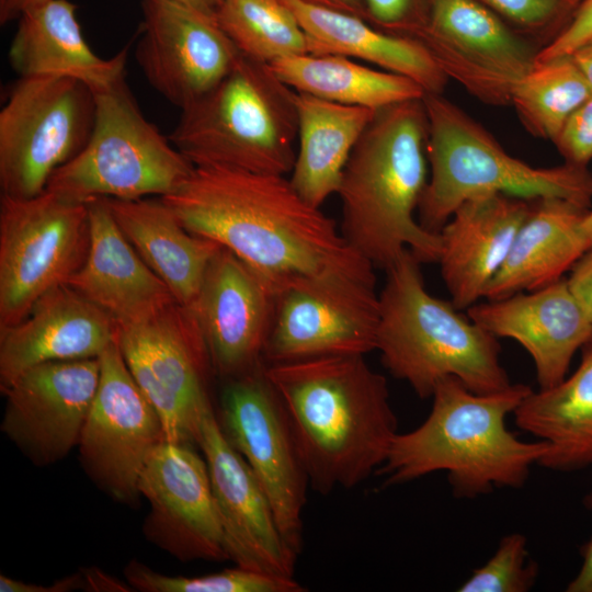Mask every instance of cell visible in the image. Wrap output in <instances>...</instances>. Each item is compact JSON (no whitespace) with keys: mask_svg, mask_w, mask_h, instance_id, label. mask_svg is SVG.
<instances>
[{"mask_svg":"<svg viewBox=\"0 0 592 592\" xmlns=\"http://www.w3.org/2000/svg\"><path fill=\"white\" fill-rule=\"evenodd\" d=\"M160 198L189 231L231 251L277 289L294 277L376 286L375 266L285 175L194 166Z\"/></svg>","mask_w":592,"mask_h":592,"instance_id":"6da1fadb","label":"cell"},{"mask_svg":"<svg viewBox=\"0 0 592 592\" xmlns=\"http://www.w3.org/2000/svg\"><path fill=\"white\" fill-rule=\"evenodd\" d=\"M309 485L350 489L385 463L397 432L386 378L364 355L266 364Z\"/></svg>","mask_w":592,"mask_h":592,"instance_id":"7a4b0ae2","label":"cell"},{"mask_svg":"<svg viewBox=\"0 0 592 592\" xmlns=\"http://www.w3.org/2000/svg\"><path fill=\"white\" fill-rule=\"evenodd\" d=\"M426 144L423 98L378 109L343 170L340 231L375 267L386 271L406 250L420 262L439 260L440 234L415 218L429 178Z\"/></svg>","mask_w":592,"mask_h":592,"instance_id":"3957f363","label":"cell"},{"mask_svg":"<svg viewBox=\"0 0 592 592\" xmlns=\"http://www.w3.org/2000/svg\"><path fill=\"white\" fill-rule=\"evenodd\" d=\"M524 384L478 394L456 377L437 383L428 418L398 433L377 473L385 485H399L446 471L457 498H476L494 488H520L547 452L544 441L525 442L505 425L531 391Z\"/></svg>","mask_w":592,"mask_h":592,"instance_id":"277c9868","label":"cell"},{"mask_svg":"<svg viewBox=\"0 0 592 592\" xmlns=\"http://www.w3.org/2000/svg\"><path fill=\"white\" fill-rule=\"evenodd\" d=\"M420 263L406 250L386 270L376 333L384 366L420 398L432 397L437 383L451 376L478 394L509 387L498 338L451 300L430 294Z\"/></svg>","mask_w":592,"mask_h":592,"instance_id":"5b68a950","label":"cell"},{"mask_svg":"<svg viewBox=\"0 0 592 592\" xmlns=\"http://www.w3.org/2000/svg\"><path fill=\"white\" fill-rule=\"evenodd\" d=\"M430 175L418 206L419 223L439 234L453 213L474 197L503 193L526 200L556 197L590 209L592 174L569 163L536 168L508 153L458 105L425 93Z\"/></svg>","mask_w":592,"mask_h":592,"instance_id":"8992f818","label":"cell"},{"mask_svg":"<svg viewBox=\"0 0 592 592\" xmlns=\"http://www.w3.org/2000/svg\"><path fill=\"white\" fill-rule=\"evenodd\" d=\"M295 96L269 64L240 52L221 81L181 110L169 139L195 167L286 175L296 158Z\"/></svg>","mask_w":592,"mask_h":592,"instance_id":"52a82bcc","label":"cell"},{"mask_svg":"<svg viewBox=\"0 0 592 592\" xmlns=\"http://www.w3.org/2000/svg\"><path fill=\"white\" fill-rule=\"evenodd\" d=\"M93 91L90 138L54 172L46 190L77 203L162 197L178 190L194 164L144 116L125 76Z\"/></svg>","mask_w":592,"mask_h":592,"instance_id":"ba28073f","label":"cell"},{"mask_svg":"<svg viewBox=\"0 0 592 592\" xmlns=\"http://www.w3.org/2000/svg\"><path fill=\"white\" fill-rule=\"evenodd\" d=\"M95 118L94 91L70 77H19L0 111L1 195L27 198L86 146Z\"/></svg>","mask_w":592,"mask_h":592,"instance_id":"9c48e42d","label":"cell"},{"mask_svg":"<svg viewBox=\"0 0 592 592\" xmlns=\"http://www.w3.org/2000/svg\"><path fill=\"white\" fill-rule=\"evenodd\" d=\"M89 247L88 203L47 190L27 198L1 195L0 328L20 322L44 294L67 284Z\"/></svg>","mask_w":592,"mask_h":592,"instance_id":"30bf717a","label":"cell"},{"mask_svg":"<svg viewBox=\"0 0 592 592\" xmlns=\"http://www.w3.org/2000/svg\"><path fill=\"white\" fill-rule=\"evenodd\" d=\"M116 343L137 385L158 412L164 440L197 447L213 373L194 314L175 303L149 321L117 327Z\"/></svg>","mask_w":592,"mask_h":592,"instance_id":"8fae6325","label":"cell"},{"mask_svg":"<svg viewBox=\"0 0 592 592\" xmlns=\"http://www.w3.org/2000/svg\"><path fill=\"white\" fill-rule=\"evenodd\" d=\"M265 366L225 379L217 418L264 489L286 545L298 555L309 479Z\"/></svg>","mask_w":592,"mask_h":592,"instance_id":"7c38bea8","label":"cell"},{"mask_svg":"<svg viewBox=\"0 0 592 592\" xmlns=\"http://www.w3.org/2000/svg\"><path fill=\"white\" fill-rule=\"evenodd\" d=\"M100 379L78 444L90 480L116 502L135 506L139 479L164 440L161 419L113 342L100 356Z\"/></svg>","mask_w":592,"mask_h":592,"instance_id":"4fadbf2b","label":"cell"},{"mask_svg":"<svg viewBox=\"0 0 592 592\" xmlns=\"http://www.w3.org/2000/svg\"><path fill=\"white\" fill-rule=\"evenodd\" d=\"M413 39L448 80L493 106L511 105L539 50L479 0H431L428 24Z\"/></svg>","mask_w":592,"mask_h":592,"instance_id":"5bb4252c","label":"cell"},{"mask_svg":"<svg viewBox=\"0 0 592 592\" xmlns=\"http://www.w3.org/2000/svg\"><path fill=\"white\" fill-rule=\"evenodd\" d=\"M379 317L374 286L294 277L277 289L266 364L365 355L376 350Z\"/></svg>","mask_w":592,"mask_h":592,"instance_id":"9a60e30c","label":"cell"},{"mask_svg":"<svg viewBox=\"0 0 592 592\" xmlns=\"http://www.w3.org/2000/svg\"><path fill=\"white\" fill-rule=\"evenodd\" d=\"M100 379V361L33 366L1 386V432L35 466L53 465L78 446Z\"/></svg>","mask_w":592,"mask_h":592,"instance_id":"2e32d148","label":"cell"},{"mask_svg":"<svg viewBox=\"0 0 592 592\" xmlns=\"http://www.w3.org/2000/svg\"><path fill=\"white\" fill-rule=\"evenodd\" d=\"M135 58L148 83L181 110L232 69L240 50L206 14L177 0H141Z\"/></svg>","mask_w":592,"mask_h":592,"instance_id":"e0dca14e","label":"cell"},{"mask_svg":"<svg viewBox=\"0 0 592 592\" xmlns=\"http://www.w3.org/2000/svg\"><path fill=\"white\" fill-rule=\"evenodd\" d=\"M145 538L182 562L228 560L207 465L195 446L163 440L139 479Z\"/></svg>","mask_w":592,"mask_h":592,"instance_id":"ac0fdd59","label":"cell"},{"mask_svg":"<svg viewBox=\"0 0 592 592\" xmlns=\"http://www.w3.org/2000/svg\"><path fill=\"white\" fill-rule=\"evenodd\" d=\"M277 287L221 247L212 259L191 310L214 374L229 379L266 364Z\"/></svg>","mask_w":592,"mask_h":592,"instance_id":"d6986e66","label":"cell"},{"mask_svg":"<svg viewBox=\"0 0 592 592\" xmlns=\"http://www.w3.org/2000/svg\"><path fill=\"white\" fill-rule=\"evenodd\" d=\"M197 447L207 465L228 558L241 568L294 578L297 555L286 545L264 489L228 442L214 408L202 419Z\"/></svg>","mask_w":592,"mask_h":592,"instance_id":"ffe728a7","label":"cell"},{"mask_svg":"<svg viewBox=\"0 0 592 592\" xmlns=\"http://www.w3.org/2000/svg\"><path fill=\"white\" fill-rule=\"evenodd\" d=\"M467 316L498 339L520 343L534 362L542 389L567 376L574 354L592 338V322L566 278L532 292L476 303Z\"/></svg>","mask_w":592,"mask_h":592,"instance_id":"44dd1931","label":"cell"},{"mask_svg":"<svg viewBox=\"0 0 592 592\" xmlns=\"http://www.w3.org/2000/svg\"><path fill=\"white\" fill-rule=\"evenodd\" d=\"M116 323L67 284L44 294L20 322L0 328V387L47 362L99 357Z\"/></svg>","mask_w":592,"mask_h":592,"instance_id":"7402d4cb","label":"cell"},{"mask_svg":"<svg viewBox=\"0 0 592 592\" xmlns=\"http://www.w3.org/2000/svg\"><path fill=\"white\" fill-rule=\"evenodd\" d=\"M533 201L503 193L480 195L458 206L442 227L437 263L456 308L468 309L483 298Z\"/></svg>","mask_w":592,"mask_h":592,"instance_id":"603a6c76","label":"cell"},{"mask_svg":"<svg viewBox=\"0 0 592 592\" xmlns=\"http://www.w3.org/2000/svg\"><path fill=\"white\" fill-rule=\"evenodd\" d=\"M88 206L89 251L67 285L105 311L116 327L145 323L175 304L168 286L123 235L105 198Z\"/></svg>","mask_w":592,"mask_h":592,"instance_id":"cb8c5ba5","label":"cell"},{"mask_svg":"<svg viewBox=\"0 0 592 592\" xmlns=\"http://www.w3.org/2000/svg\"><path fill=\"white\" fill-rule=\"evenodd\" d=\"M19 19L9 49L19 77H70L98 90L125 76L128 47L112 58L98 56L81 33L72 2L37 0Z\"/></svg>","mask_w":592,"mask_h":592,"instance_id":"d4e9b609","label":"cell"},{"mask_svg":"<svg viewBox=\"0 0 592 592\" xmlns=\"http://www.w3.org/2000/svg\"><path fill=\"white\" fill-rule=\"evenodd\" d=\"M105 202L136 252L177 303L192 310L206 270L221 246L189 231L160 197Z\"/></svg>","mask_w":592,"mask_h":592,"instance_id":"484cf974","label":"cell"},{"mask_svg":"<svg viewBox=\"0 0 592 592\" xmlns=\"http://www.w3.org/2000/svg\"><path fill=\"white\" fill-rule=\"evenodd\" d=\"M588 210L561 198L534 200L483 298L500 299L532 292L563 278L590 249L581 229Z\"/></svg>","mask_w":592,"mask_h":592,"instance_id":"4316f807","label":"cell"},{"mask_svg":"<svg viewBox=\"0 0 592 592\" xmlns=\"http://www.w3.org/2000/svg\"><path fill=\"white\" fill-rule=\"evenodd\" d=\"M306 32L310 53L358 58L408 77L425 93L443 94L448 78L418 41L389 34L367 21L304 0H282Z\"/></svg>","mask_w":592,"mask_h":592,"instance_id":"83f0119b","label":"cell"},{"mask_svg":"<svg viewBox=\"0 0 592 592\" xmlns=\"http://www.w3.org/2000/svg\"><path fill=\"white\" fill-rule=\"evenodd\" d=\"M578 368L557 385L531 390L513 412L515 425L547 444L538 465L557 471L592 467V338Z\"/></svg>","mask_w":592,"mask_h":592,"instance_id":"f1b7e54d","label":"cell"},{"mask_svg":"<svg viewBox=\"0 0 592 592\" xmlns=\"http://www.w3.org/2000/svg\"><path fill=\"white\" fill-rule=\"evenodd\" d=\"M298 147L289 178L296 191L321 207L337 194L343 170L377 110L296 92Z\"/></svg>","mask_w":592,"mask_h":592,"instance_id":"f546056e","label":"cell"},{"mask_svg":"<svg viewBox=\"0 0 592 592\" xmlns=\"http://www.w3.org/2000/svg\"><path fill=\"white\" fill-rule=\"evenodd\" d=\"M269 65L294 91L344 105L378 110L425 94L408 77L377 70L341 55H293Z\"/></svg>","mask_w":592,"mask_h":592,"instance_id":"4dcf8cb0","label":"cell"},{"mask_svg":"<svg viewBox=\"0 0 592 592\" xmlns=\"http://www.w3.org/2000/svg\"><path fill=\"white\" fill-rule=\"evenodd\" d=\"M592 88L571 56L536 61L514 87L511 105L534 137L555 141Z\"/></svg>","mask_w":592,"mask_h":592,"instance_id":"1f68e13d","label":"cell"},{"mask_svg":"<svg viewBox=\"0 0 592 592\" xmlns=\"http://www.w3.org/2000/svg\"><path fill=\"white\" fill-rule=\"evenodd\" d=\"M215 18L246 56L270 64L309 54V39L294 12L282 0H225Z\"/></svg>","mask_w":592,"mask_h":592,"instance_id":"d6a6232c","label":"cell"},{"mask_svg":"<svg viewBox=\"0 0 592 592\" xmlns=\"http://www.w3.org/2000/svg\"><path fill=\"white\" fill-rule=\"evenodd\" d=\"M124 577L130 588L141 592H303L294 578L236 568L197 577L167 576L139 560L129 561Z\"/></svg>","mask_w":592,"mask_h":592,"instance_id":"836d02e7","label":"cell"},{"mask_svg":"<svg viewBox=\"0 0 592 592\" xmlns=\"http://www.w3.org/2000/svg\"><path fill=\"white\" fill-rule=\"evenodd\" d=\"M538 566L528 558L527 539L521 533L501 538L494 554L463 582L458 592H527L537 579Z\"/></svg>","mask_w":592,"mask_h":592,"instance_id":"e575fe53","label":"cell"},{"mask_svg":"<svg viewBox=\"0 0 592 592\" xmlns=\"http://www.w3.org/2000/svg\"><path fill=\"white\" fill-rule=\"evenodd\" d=\"M539 49L571 21L582 0H479Z\"/></svg>","mask_w":592,"mask_h":592,"instance_id":"d590c367","label":"cell"},{"mask_svg":"<svg viewBox=\"0 0 592 592\" xmlns=\"http://www.w3.org/2000/svg\"><path fill=\"white\" fill-rule=\"evenodd\" d=\"M431 0H365L367 22L389 34L414 38L428 24Z\"/></svg>","mask_w":592,"mask_h":592,"instance_id":"8d00e7d4","label":"cell"},{"mask_svg":"<svg viewBox=\"0 0 592 592\" xmlns=\"http://www.w3.org/2000/svg\"><path fill=\"white\" fill-rule=\"evenodd\" d=\"M554 145L566 163L588 167L592 159V94L568 117Z\"/></svg>","mask_w":592,"mask_h":592,"instance_id":"74e56055","label":"cell"},{"mask_svg":"<svg viewBox=\"0 0 592 592\" xmlns=\"http://www.w3.org/2000/svg\"><path fill=\"white\" fill-rule=\"evenodd\" d=\"M592 39V0H582L568 25L550 43L542 47L536 61L570 56Z\"/></svg>","mask_w":592,"mask_h":592,"instance_id":"f35d334b","label":"cell"},{"mask_svg":"<svg viewBox=\"0 0 592 592\" xmlns=\"http://www.w3.org/2000/svg\"><path fill=\"white\" fill-rule=\"evenodd\" d=\"M90 591L86 572L80 571L54 581L52 584H36L0 574V592H69Z\"/></svg>","mask_w":592,"mask_h":592,"instance_id":"ab89813d","label":"cell"},{"mask_svg":"<svg viewBox=\"0 0 592 592\" xmlns=\"http://www.w3.org/2000/svg\"><path fill=\"white\" fill-rule=\"evenodd\" d=\"M566 280L570 292L592 322V249L576 262Z\"/></svg>","mask_w":592,"mask_h":592,"instance_id":"60d3db41","label":"cell"},{"mask_svg":"<svg viewBox=\"0 0 592 592\" xmlns=\"http://www.w3.org/2000/svg\"><path fill=\"white\" fill-rule=\"evenodd\" d=\"M583 503L587 509L592 510V491L589 492ZM582 563L577 576L566 588L567 592H592V536L580 549Z\"/></svg>","mask_w":592,"mask_h":592,"instance_id":"b9f144b4","label":"cell"},{"mask_svg":"<svg viewBox=\"0 0 592 592\" xmlns=\"http://www.w3.org/2000/svg\"><path fill=\"white\" fill-rule=\"evenodd\" d=\"M312 4L326 7L348 13L367 21L365 0H304Z\"/></svg>","mask_w":592,"mask_h":592,"instance_id":"7bdbcfd3","label":"cell"},{"mask_svg":"<svg viewBox=\"0 0 592 592\" xmlns=\"http://www.w3.org/2000/svg\"><path fill=\"white\" fill-rule=\"evenodd\" d=\"M570 56L592 88V39L579 47Z\"/></svg>","mask_w":592,"mask_h":592,"instance_id":"ee69618b","label":"cell"},{"mask_svg":"<svg viewBox=\"0 0 592 592\" xmlns=\"http://www.w3.org/2000/svg\"><path fill=\"white\" fill-rule=\"evenodd\" d=\"M37 0H0V22L7 24L12 19L19 18L23 9Z\"/></svg>","mask_w":592,"mask_h":592,"instance_id":"f6af8a7d","label":"cell"},{"mask_svg":"<svg viewBox=\"0 0 592 592\" xmlns=\"http://www.w3.org/2000/svg\"><path fill=\"white\" fill-rule=\"evenodd\" d=\"M183 4L215 16L217 10L225 0H177Z\"/></svg>","mask_w":592,"mask_h":592,"instance_id":"bcb514c9","label":"cell"},{"mask_svg":"<svg viewBox=\"0 0 592 592\" xmlns=\"http://www.w3.org/2000/svg\"><path fill=\"white\" fill-rule=\"evenodd\" d=\"M581 229L588 240L590 249H592V209L590 208L583 217Z\"/></svg>","mask_w":592,"mask_h":592,"instance_id":"7dc6e473","label":"cell"}]
</instances>
